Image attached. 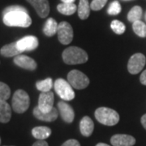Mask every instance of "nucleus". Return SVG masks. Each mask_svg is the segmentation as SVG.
I'll list each match as a JSON object with an SVG mask.
<instances>
[{
	"label": "nucleus",
	"mask_w": 146,
	"mask_h": 146,
	"mask_svg": "<svg viewBox=\"0 0 146 146\" xmlns=\"http://www.w3.org/2000/svg\"><path fill=\"white\" fill-rule=\"evenodd\" d=\"M51 129L48 127L40 126L33 128L32 134L34 138L37 139L38 141H44L51 135Z\"/></svg>",
	"instance_id": "nucleus-17"
},
{
	"label": "nucleus",
	"mask_w": 146,
	"mask_h": 146,
	"mask_svg": "<svg viewBox=\"0 0 146 146\" xmlns=\"http://www.w3.org/2000/svg\"><path fill=\"white\" fill-rule=\"evenodd\" d=\"M90 4L89 0H80L79 6L77 7L78 11V16L81 20H86L88 19L90 14Z\"/></svg>",
	"instance_id": "nucleus-20"
},
{
	"label": "nucleus",
	"mask_w": 146,
	"mask_h": 146,
	"mask_svg": "<svg viewBox=\"0 0 146 146\" xmlns=\"http://www.w3.org/2000/svg\"><path fill=\"white\" fill-rule=\"evenodd\" d=\"M57 34L59 42L63 45H68L73 39L72 27L68 22L63 21L58 24Z\"/></svg>",
	"instance_id": "nucleus-7"
},
{
	"label": "nucleus",
	"mask_w": 146,
	"mask_h": 146,
	"mask_svg": "<svg viewBox=\"0 0 146 146\" xmlns=\"http://www.w3.org/2000/svg\"><path fill=\"white\" fill-rule=\"evenodd\" d=\"M11 117V109L7 101H0V123H8Z\"/></svg>",
	"instance_id": "nucleus-18"
},
{
	"label": "nucleus",
	"mask_w": 146,
	"mask_h": 146,
	"mask_svg": "<svg viewBox=\"0 0 146 146\" xmlns=\"http://www.w3.org/2000/svg\"><path fill=\"white\" fill-rule=\"evenodd\" d=\"M57 10L63 15L71 16L77 11V6L75 3H62L57 6Z\"/></svg>",
	"instance_id": "nucleus-22"
},
{
	"label": "nucleus",
	"mask_w": 146,
	"mask_h": 146,
	"mask_svg": "<svg viewBox=\"0 0 146 146\" xmlns=\"http://www.w3.org/2000/svg\"><path fill=\"white\" fill-rule=\"evenodd\" d=\"M96 146H110V145H109L105 144V143H98V144Z\"/></svg>",
	"instance_id": "nucleus-35"
},
{
	"label": "nucleus",
	"mask_w": 146,
	"mask_h": 146,
	"mask_svg": "<svg viewBox=\"0 0 146 146\" xmlns=\"http://www.w3.org/2000/svg\"><path fill=\"white\" fill-rule=\"evenodd\" d=\"M54 94L51 91L46 93H41L38 98L37 107L43 113H48L54 108Z\"/></svg>",
	"instance_id": "nucleus-9"
},
{
	"label": "nucleus",
	"mask_w": 146,
	"mask_h": 146,
	"mask_svg": "<svg viewBox=\"0 0 146 146\" xmlns=\"http://www.w3.org/2000/svg\"><path fill=\"white\" fill-rule=\"evenodd\" d=\"M30 98L29 94L23 89H18L15 92L12 98L11 106L13 110L18 113L22 114L25 113L29 107Z\"/></svg>",
	"instance_id": "nucleus-4"
},
{
	"label": "nucleus",
	"mask_w": 146,
	"mask_h": 146,
	"mask_svg": "<svg viewBox=\"0 0 146 146\" xmlns=\"http://www.w3.org/2000/svg\"><path fill=\"white\" fill-rule=\"evenodd\" d=\"M110 142L114 146H132L136 144V139L130 135L116 134L111 137Z\"/></svg>",
	"instance_id": "nucleus-12"
},
{
	"label": "nucleus",
	"mask_w": 146,
	"mask_h": 146,
	"mask_svg": "<svg viewBox=\"0 0 146 146\" xmlns=\"http://www.w3.org/2000/svg\"><path fill=\"white\" fill-rule=\"evenodd\" d=\"M145 56L143 54L137 53V54H133L130 58L128 63H127L128 72L131 74H133V75L139 73L144 68L145 65Z\"/></svg>",
	"instance_id": "nucleus-8"
},
{
	"label": "nucleus",
	"mask_w": 146,
	"mask_h": 146,
	"mask_svg": "<svg viewBox=\"0 0 146 146\" xmlns=\"http://www.w3.org/2000/svg\"><path fill=\"white\" fill-rule=\"evenodd\" d=\"M14 63L20 68L29 71H34L37 66L36 61L33 58L26 55H17L14 58Z\"/></svg>",
	"instance_id": "nucleus-14"
},
{
	"label": "nucleus",
	"mask_w": 146,
	"mask_h": 146,
	"mask_svg": "<svg viewBox=\"0 0 146 146\" xmlns=\"http://www.w3.org/2000/svg\"><path fill=\"white\" fill-rule=\"evenodd\" d=\"M21 51L19 50V49L17 48L16 42L14 43H10L5 45L1 48L0 50V54L4 56V57L9 58V57H14L17 56L21 54Z\"/></svg>",
	"instance_id": "nucleus-19"
},
{
	"label": "nucleus",
	"mask_w": 146,
	"mask_h": 146,
	"mask_svg": "<svg viewBox=\"0 0 146 146\" xmlns=\"http://www.w3.org/2000/svg\"><path fill=\"white\" fill-rule=\"evenodd\" d=\"M95 118L100 123L106 126H114L119 121V115L118 112L107 107H100L96 110Z\"/></svg>",
	"instance_id": "nucleus-3"
},
{
	"label": "nucleus",
	"mask_w": 146,
	"mask_h": 146,
	"mask_svg": "<svg viewBox=\"0 0 146 146\" xmlns=\"http://www.w3.org/2000/svg\"><path fill=\"white\" fill-rule=\"evenodd\" d=\"M36 10L41 18H46L50 13V4L48 0H26Z\"/></svg>",
	"instance_id": "nucleus-11"
},
{
	"label": "nucleus",
	"mask_w": 146,
	"mask_h": 146,
	"mask_svg": "<svg viewBox=\"0 0 146 146\" xmlns=\"http://www.w3.org/2000/svg\"><path fill=\"white\" fill-rule=\"evenodd\" d=\"M58 109L63 121H65L68 123H72L75 118V113H74L72 107L70 105L66 103L65 102L61 101L58 103Z\"/></svg>",
	"instance_id": "nucleus-13"
},
{
	"label": "nucleus",
	"mask_w": 146,
	"mask_h": 146,
	"mask_svg": "<svg viewBox=\"0 0 146 146\" xmlns=\"http://www.w3.org/2000/svg\"><path fill=\"white\" fill-rule=\"evenodd\" d=\"M33 115L37 119L46 121V122H53L57 119L58 116V110L56 108H53L51 111L48 113H43L37 106H36L33 110Z\"/></svg>",
	"instance_id": "nucleus-15"
},
{
	"label": "nucleus",
	"mask_w": 146,
	"mask_h": 146,
	"mask_svg": "<svg viewBox=\"0 0 146 146\" xmlns=\"http://www.w3.org/2000/svg\"><path fill=\"white\" fill-rule=\"evenodd\" d=\"M94 123L93 120L91 119L89 116L83 117L80 123V130L81 134L84 136L89 137L94 132Z\"/></svg>",
	"instance_id": "nucleus-16"
},
{
	"label": "nucleus",
	"mask_w": 146,
	"mask_h": 146,
	"mask_svg": "<svg viewBox=\"0 0 146 146\" xmlns=\"http://www.w3.org/2000/svg\"><path fill=\"white\" fill-rule=\"evenodd\" d=\"M132 29L137 36L146 37V25L141 21H137L132 24Z\"/></svg>",
	"instance_id": "nucleus-25"
},
{
	"label": "nucleus",
	"mask_w": 146,
	"mask_h": 146,
	"mask_svg": "<svg viewBox=\"0 0 146 146\" xmlns=\"http://www.w3.org/2000/svg\"><path fill=\"white\" fill-rule=\"evenodd\" d=\"M63 62L69 65H76L86 63L88 61V54L83 49L76 46H70L63 52Z\"/></svg>",
	"instance_id": "nucleus-2"
},
{
	"label": "nucleus",
	"mask_w": 146,
	"mask_h": 146,
	"mask_svg": "<svg viewBox=\"0 0 146 146\" xmlns=\"http://www.w3.org/2000/svg\"><path fill=\"white\" fill-rule=\"evenodd\" d=\"M36 89L42 93L50 92L53 88V80L51 78H47L43 80L37 81L36 84Z\"/></svg>",
	"instance_id": "nucleus-24"
},
{
	"label": "nucleus",
	"mask_w": 146,
	"mask_h": 146,
	"mask_svg": "<svg viewBox=\"0 0 146 146\" xmlns=\"http://www.w3.org/2000/svg\"><path fill=\"white\" fill-rule=\"evenodd\" d=\"M38 44V39L35 36H26L16 42L17 48L21 53L35 50Z\"/></svg>",
	"instance_id": "nucleus-10"
},
{
	"label": "nucleus",
	"mask_w": 146,
	"mask_h": 146,
	"mask_svg": "<svg viewBox=\"0 0 146 146\" xmlns=\"http://www.w3.org/2000/svg\"><path fill=\"white\" fill-rule=\"evenodd\" d=\"M68 80L73 88L76 89H85L89 84L88 76L78 70H72L68 73Z\"/></svg>",
	"instance_id": "nucleus-6"
},
{
	"label": "nucleus",
	"mask_w": 146,
	"mask_h": 146,
	"mask_svg": "<svg viewBox=\"0 0 146 146\" xmlns=\"http://www.w3.org/2000/svg\"><path fill=\"white\" fill-rule=\"evenodd\" d=\"M140 80H141V83L144 85H146V70L144 71L142 74L141 75V77H140Z\"/></svg>",
	"instance_id": "nucleus-32"
},
{
	"label": "nucleus",
	"mask_w": 146,
	"mask_h": 146,
	"mask_svg": "<svg viewBox=\"0 0 146 146\" xmlns=\"http://www.w3.org/2000/svg\"><path fill=\"white\" fill-rule=\"evenodd\" d=\"M11 89L7 84L0 82V101H7L10 98Z\"/></svg>",
	"instance_id": "nucleus-27"
},
{
	"label": "nucleus",
	"mask_w": 146,
	"mask_h": 146,
	"mask_svg": "<svg viewBox=\"0 0 146 146\" xmlns=\"http://www.w3.org/2000/svg\"><path fill=\"white\" fill-rule=\"evenodd\" d=\"M145 17H146V16H145Z\"/></svg>",
	"instance_id": "nucleus-37"
},
{
	"label": "nucleus",
	"mask_w": 146,
	"mask_h": 146,
	"mask_svg": "<svg viewBox=\"0 0 146 146\" xmlns=\"http://www.w3.org/2000/svg\"><path fill=\"white\" fill-rule=\"evenodd\" d=\"M3 21L7 26L28 28L31 25V17L26 9L21 6L8 7L3 10Z\"/></svg>",
	"instance_id": "nucleus-1"
},
{
	"label": "nucleus",
	"mask_w": 146,
	"mask_h": 146,
	"mask_svg": "<svg viewBox=\"0 0 146 146\" xmlns=\"http://www.w3.org/2000/svg\"><path fill=\"white\" fill-rule=\"evenodd\" d=\"M54 87L58 95L64 101H72L75 98V92L72 86L65 80L57 79L54 81Z\"/></svg>",
	"instance_id": "nucleus-5"
},
{
	"label": "nucleus",
	"mask_w": 146,
	"mask_h": 146,
	"mask_svg": "<svg viewBox=\"0 0 146 146\" xmlns=\"http://www.w3.org/2000/svg\"><path fill=\"white\" fill-rule=\"evenodd\" d=\"M32 146H49L48 143L45 141H37Z\"/></svg>",
	"instance_id": "nucleus-31"
},
{
	"label": "nucleus",
	"mask_w": 146,
	"mask_h": 146,
	"mask_svg": "<svg viewBox=\"0 0 146 146\" xmlns=\"http://www.w3.org/2000/svg\"><path fill=\"white\" fill-rule=\"evenodd\" d=\"M141 16H142V8L140 6H135L128 12L127 20L131 23H134L137 21H141Z\"/></svg>",
	"instance_id": "nucleus-23"
},
{
	"label": "nucleus",
	"mask_w": 146,
	"mask_h": 146,
	"mask_svg": "<svg viewBox=\"0 0 146 146\" xmlns=\"http://www.w3.org/2000/svg\"><path fill=\"white\" fill-rule=\"evenodd\" d=\"M64 3H74L76 0H61Z\"/></svg>",
	"instance_id": "nucleus-34"
},
{
	"label": "nucleus",
	"mask_w": 146,
	"mask_h": 146,
	"mask_svg": "<svg viewBox=\"0 0 146 146\" xmlns=\"http://www.w3.org/2000/svg\"><path fill=\"white\" fill-rule=\"evenodd\" d=\"M121 5H120L119 1H114L112 2L109 6V8L107 10V12L109 15L111 16H116L118 14H119L121 12Z\"/></svg>",
	"instance_id": "nucleus-28"
},
{
	"label": "nucleus",
	"mask_w": 146,
	"mask_h": 146,
	"mask_svg": "<svg viewBox=\"0 0 146 146\" xmlns=\"http://www.w3.org/2000/svg\"><path fill=\"white\" fill-rule=\"evenodd\" d=\"M106 3L107 0H93L90 4V7L93 11H99L104 7Z\"/></svg>",
	"instance_id": "nucleus-29"
},
{
	"label": "nucleus",
	"mask_w": 146,
	"mask_h": 146,
	"mask_svg": "<svg viewBox=\"0 0 146 146\" xmlns=\"http://www.w3.org/2000/svg\"><path fill=\"white\" fill-rule=\"evenodd\" d=\"M61 146H80V143L76 140L71 139V140L65 141Z\"/></svg>",
	"instance_id": "nucleus-30"
},
{
	"label": "nucleus",
	"mask_w": 146,
	"mask_h": 146,
	"mask_svg": "<svg viewBox=\"0 0 146 146\" xmlns=\"http://www.w3.org/2000/svg\"><path fill=\"white\" fill-rule=\"evenodd\" d=\"M141 124L143 125V127L145 128L146 130V114L141 117Z\"/></svg>",
	"instance_id": "nucleus-33"
},
{
	"label": "nucleus",
	"mask_w": 146,
	"mask_h": 146,
	"mask_svg": "<svg viewBox=\"0 0 146 146\" xmlns=\"http://www.w3.org/2000/svg\"><path fill=\"white\" fill-rule=\"evenodd\" d=\"M110 28L112 29V30L115 32L116 34H123L126 30V27L124 24L123 22L115 20L111 22L110 24Z\"/></svg>",
	"instance_id": "nucleus-26"
},
{
	"label": "nucleus",
	"mask_w": 146,
	"mask_h": 146,
	"mask_svg": "<svg viewBox=\"0 0 146 146\" xmlns=\"http://www.w3.org/2000/svg\"><path fill=\"white\" fill-rule=\"evenodd\" d=\"M0 145H1V138H0Z\"/></svg>",
	"instance_id": "nucleus-36"
},
{
	"label": "nucleus",
	"mask_w": 146,
	"mask_h": 146,
	"mask_svg": "<svg viewBox=\"0 0 146 146\" xmlns=\"http://www.w3.org/2000/svg\"><path fill=\"white\" fill-rule=\"evenodd\" d=\"M58 24L56 21L53 18H49L46 22L44 28H43V33L47 36H52L55 33H57L58 31Z\"/></svg>",
	"instance_id": "nucleus-21"
}]
</instances>
